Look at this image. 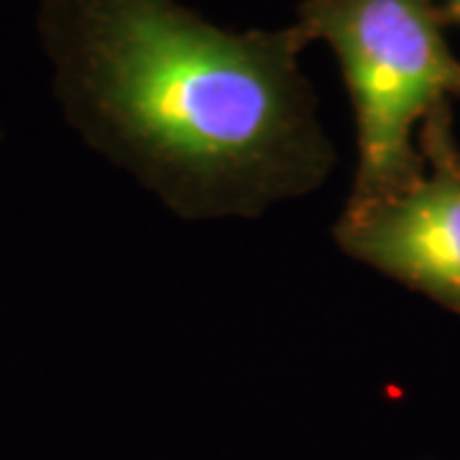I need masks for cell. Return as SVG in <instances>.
Returning a JSON list of instances; mask_svg holds the SVG:
<instances>
[{"label":"cell","mask_w":460,"mask_h":460,"mask_svg":"<svg viewBox=\"0 0 460 460\" xmlns=\"http://www.w3.org/2000/svg\"><path fill=\"white\" fill-rule=\"evenodd\" d=\"M447 26H460V0H438Z\"/></svg>","instance_id":"4"},{"label":"cell","mask_w":460,"mask_h":460,"mask_svg":"<svg viewBox=\"0 0 460 460\" xmlns=\"http://www.w3.org/2000/svg\"><path fill=\"white\" fill-rule=\"evenodd\" d=\"M296 29L325 41L356 118V177L345 213L368 210L422 180L420 128L460 98L438 0H299Z\"/></svg>","instance_id":"2"},{"label":"cell","mask_w":460,"mask_h":460,"mask_svg":"<svg viewBox=\"0 0 460 460\" xmlns=\"http://www.w3.org/2000/svg\"><path fill=\"white\" fill-rule=\"evenodd\" d=\"M420 151L422 180L368 210H343L332 233L353 261L460 314V162L450 102L422 123Z\"/></svg>","instance_id":"3"},{"label":"cell","mask_w":460,"mask_h":460,"mask_svg":"<svg viewBox=\"0 0 460 460\" xmlns=\"http://www.w3.org/2000/svg\"><path fill=\"white\" fill-rule=\"evenodd\" d=\"M458 162H460V146H458Z\"/></svg>","instance_id":"5"},{"label":"cell","mask_w":460,"mask_h":460,"mask_svg":"<svg viewBox=\"0 0 460 460\" xmlns=\"http://www.w3.org/2000/svg\"><path fill=\"white\" fill-rule=\"evenodd\" d=\"M36 33L69 128L184 220L259 217L335 169L296 23L230 31L181 0H39Z\"/></svg>","instance_id":"1"}]
</instances>
